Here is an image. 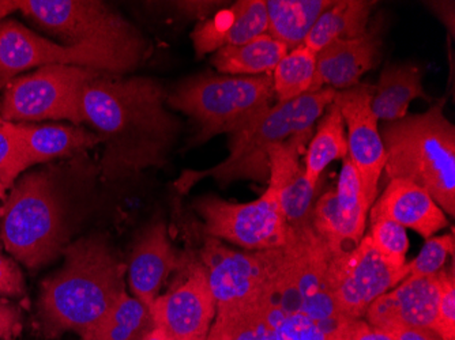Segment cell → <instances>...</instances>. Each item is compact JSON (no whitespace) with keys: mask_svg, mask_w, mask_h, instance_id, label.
<instances>
[{"mask_svg":"<svg viewBox=\"0 0 455 340\" xmlns=\"http://www.w3.org/2000/svg\"><path fill=\"white\" fill-rule=\"evenodd\" d=\"M438 314L434 331L443 340H455V273L454 265L439 273Z\"/></svg>","mask_w":455,"mask_h":340,"instance_id":"e575fe53","label":"cell"},{"mask_svg":"<svg viewBox=\"0 0 455 340\" xmlns=\"http://www.w3.org/2000/svg\"><path fill=\"white\" fill-rule=\"evenodd\" d=\"M339 340H393L390 334L382 329L374 328L371 327L367 321L363 320H349L339 328Z\"/></svg>","mask_w":455,"mask_h":340,"instance_id":"8d00e7d4","label":"cell"},{"mask_svg":"<svg viewBox=\"0 0 455 340\" xmlns=\"http://www.w3.org/2000/svg\"><path fill=\"white\" fill-rule=\"evenodd\" d=\"M377 4L371 0H334L316 20L304 45L318 53L331 41L360 37L367 32Z\"/></svg>","mask_w":455,"mask_h":340,"instance_id":"d4e9b609","label":"cell"},{"mask_svg":"<svg viewBox=\"0 0 455 340\" xmlns=\"http://www.w3.org/2000/svg\"><path fill=\"white\" fill-rule=\"evenodd\" d=\"M371 206L349 158L342 160L337 188L314 204L311 226L330 249H349L364 237Z\"/></svg>","mask_w":455,"mask_h":340,"instance_id":"9a60e30c","label":"cell"},{"mask_svg":"<svg viewBox=\"0 0 455 340\" xmlns=\"http://www.w3.org/2000/svg\"><path fill=\"white\" fill-rule=\"evenodd\" d=\"M30 166L32 161L15 131L14 123L6 122L0 115V183L12 189Z\"/></svg>","mask_w":455,"mask_h":340,"instance_id":"1f68e13d","label":"cell"},{"mask_svg":"<svg viewBox=\"0 0 455 340\" xmlns=\"http://www.w3.org/2000/svg\"><path fill=\"white\" fill-rule=\"evenodd\" d=\"M82 340V339H81Z\"/></svg>","mask_w":455,"mask_h":340,"instance_id":"f6af8a7d","label":"cell"},{"mask_svg":"<svg viewBox=\"0 0 455 340\" xmlns=\"http://www.w3.org/2000/svg\"><path fill=\"white\" fill-rule=\"evenodd\" d=\"M454 233L443 236H432L426 240L420 253L411 263H406V278L435 276L446 268L447 259L454 255Z\"/></svg>","mask_w":455,"mask_h":340,"instance_id":"836d02e7","label":"cell"},{"mask_svg":"<svg viewBox=\"0 0 455 340\" xmlns=\"http://www.w3.org/2000/svg\"><path fill=\"white\" fill-rule=\"evenodd\" d=\"M383 18L371 20L364 35L334 40L316 53L318 89L345 91L360 83L368 71L379 65L383 48Z\"/></svg>","mask_w":455,"mask_h":340,"instance_id":"ac0fdd59","label":"cell"},{"mask_svg":"<svg viewBox=\"0 0 455 340\" xmlns=\"http://www.w3.org/2000/svg\"><path fill=\"white\" fill-rule=\"evenodd\" d=\"M14 127L33 166L58 158L78 157L88 148L101 145L99 135L81 125L14 123Z\"/></svg>","mask_w":455,"mask_h":340,"instance_id":"603a6c76","label":"cell"},{"mask_svg":"<svg viewBox=\"0 0 455 340\" xmlns=\"http://www.w3.org/2000/svg\"><path fill=\"white\" fill-rule=\"evenodd\" d=\"M408 276V268H393L380 257L378 250L364 236L356 247L331 250L327 282L342 316L360 320L371 304L400 285Z\"/></svg>","mask_w":455,"mask_h":340,"instance_id":"7c38bea8","label":"cell"},{"mask_svg":"<svg viewBox=\"0 0 455 340\" xmlns=\"http://www.w3.org/2000/svg\"><path fill=\"white\" fill-rule=\"evenodd\" d=\"M272 78L278 104L321 91L316 84V53L304 44L289 51L273 71Z\"/></svg>","mask_w":455,"mask_h":340,"instance_id":"f546056e","label":"cell"},{"mask_svg":"<svg viewBox=\"0 0 455 340\" xmlns=\"http://www.w3.org/2000/svg\"><path fill=\"white\" fill-rule=\"evenodd\" d=\"M272 75H225L211 71L188 76L168 93V108L183 112L198 134L190 146L217 135H234L259 120L275 104Z\"/></svg>","mask_w":455,"mask_h":340,"instance_id":"52a82bcc","label":"cell"},{"mask_svg":"<svg viewBox=\"0 0 455 340\" xmlns=\"http://www.w3.org/2000/svg\"><path fill=\"white\" fill-rule=\"evenodd\" d=\"M454 2H428V6L432 12H435L436 17L441 18L442 22L449 28L451 36H454V12H447Z\"/></svg>","mask_w":455,"mask_h":340,"instance_id":"ab89813d","label":"cell"},{"mask_svg":"<svg viewBox=\"0 0 455 340\" xmlns=\"http://www.w3.org/2000/svg\"><path fill=\"white\" fill-rule=\"evenodd\" d=\"M150 313L153 326L173 340H208L217 308L204 265L191 263L186 275L150 305Z\"/></svg>","mask_w":455,"mask_h":340,"instance_id":"5bb4252c","label":"cell"},{"mask_svg":"<svg viewBox=\"0 0 455 340\" xmlns=\"http://www.w3.org/2000/svg\"><path fill=\"white\" fill-rule=\"evenodd\" d=\"M336 340H339V339H336Z\"/></svg>","mask_w":455,"mask_h":340,"instance_id":"ee69618b","label":"cell"},{"mask_svg":"<svg viewBox=\"0 0 455 340\" xmlns=\"http://www.w3.org/2000/svg\"><path fill=\"white\" fill-rule=\"evenodd\" d=\"M439 273L424 278H405L371 304L365 321L374 328H428L434 331L438 314Z\"/></svg>","mask_w":455,"mask_h":340,"instance_id":"e0dca14e","label":"cell"},{"mask_svg":"<svg viewBox=\"0 0 455 340\" xmlns=\"http://www.w3.org/2000/svg\"><path fill=\"white\" fill-rule=\"evenodd\" d=\"M167 96L161 82L149 76L101 73L85 84L84 124L101 138L104 178L119 180L167 165L181 130Z\"/></svg>","mask_w":455,"mask_h":340,"instance_id":"6da1fadb","label":"cell"},{"mask_svg":"<svg viewBox=\"0 0 455 340\" xmlns=\"http://www.w3.org/2000/svg\"><path fill=\"white\" fill-rule=\"evenodd\" d=\"M374 86L363 83L337 91L339 105L347 127V158L356 169L368 204L372 207L379 194V180L386 165V152L379 134V122L371 109Z\"/></svg>","mask_w":455,"mask_h":340,"instance_id":"4fadbf2b","label":"cell"},{"mask_svg":"<svg viewBox=\"0 0 455 340\" xmlns=\"http://www.w3.org/2000/svg\"><path fill=\"white\" fill-rule=\"evenodd\" d=\"M418 99H431L424 91L420 68L409 63L387 65L374 86L371 109L378 122H395L408 115L409 105Z\"/></svg>","mask_w":455,"mask_h":340,"instance_id":"cb8c5ba5","label":"cell"},{"mask_svg":"<svg viewBox=\"0 0 455 340\" xmlns=\"http://www.w3.org/2000/svg\"><path fill=\"white\" fill-rule=\"evenodd\" d=\"M208 340H273L259 309L248 304L231 311L217 312Z\"/></svg>","mask_w":455,"mask_h":340,"instance_id":"4dcf8cb0","label":"cell"},{"mask_svg":"<svg viewBox=\"0 0 455 340\" xmlns=\"http://www.w3.org/2000/svg\"><path fill=\"white\" fill-rule=\"evenodd\" d=\"M194 210L204 221V233L243 250L262 252L283 247L289 226L277 194L270 186L257 201L235 203L214 195L199 196Z\"/></svg>","mask_w":455,"mask_h":340,"instance_id":"8fae6325","label":"cell"},{"mask_svg":"<svg viewBox=\"0 0 455 340\" xmlns=\"http://www.w3.org/2000/svg\"><path fill=\"white\" fill-rule=\"evenodd\" d=\"M334 0H266L267 35L289 51L304 44L316 20Z\"/></svg>","mask_w":455,"mask_h":340,"instance_id":"484cf974","label":"cell"},{"mask_svg":"<svg viewBox=\"0 0 455 340\" xmlns=\"http://www.w3.org/2000/svg\"><path fill=\"white\" fill-rule=\"evenodd\" d=\"M370 221L390 219L415 230L424 240L449 227L443 210L426 189L408 180H388L382 195L371 207Z\"/></svg>","mask_w":455,"mask_h":340,"instance_id":"44dd1931","label":"cell"},{"mask_svg":"<svg viewBox=\"0 0 455 340\" xmlns=\"http://www.w3.org/2000/svg\"><path fill=\"white\" fill-rule=\"evenodd\" d=\"M199 262L208 273L217 312L240 308L254 300L263 280L260 252L234 249L214 237L206 236Z\"/></svg>","mask_w":455,"mask_h":340,"instance_id":"2e32d148","label":"cell"},{"mask_svg":"<svg viewBox=\"0 0 455 340\" xmlns=\"http://www.w3.org/2000/svg\"><path fill=\"white\" fill-rule=\"evenodd\" d=\"M337 91L323 88L293 101L275 102L259 120L247 129L231 135L229 154L219 165L204 170L186 169L175 181L178 193L188 194L196 183L212 178L222 186L239 180L267 184L270 178L268 153L275 146L296 135L314 132Z\"/></svg>","mask_w":455,"mask_h":340,"instance_id":"5b68a950","label":"cell"},{"mask_svg":"<svg viewBox=\"0 0 455 340\" xmlns=\"http://www.w3.org/2000/svg\"><path fill=\"white\" fill-rule=\"evenodd\" d=\"M25 293L24 275L14 260L4 255L0 244V297H20Z\"/></svg>","mask_w":455,"mask_h":340,"instance_id":"d590c367","label":"cell"},{"mask_svg":"<svg viewBox=\"0 0 455 340\" xmlns=\"http://www.w3.org/2000/svg\"><path fill=\"white\" fill-rule=\"evenodd\" d=\"M393 340H443L428 328H400L388 331Z\"/></svg>","mask_w":455,"mask_h":340,"instance_id":"f35d334b","label":"cell"},{"mask_svg":"<svg viewBox=\"0 0 455 340\" xmlns=\"http://www.w3.org/2000/svg\"><path fill=\"white\" fill-rule=\"evenodd\" d=\"M63 65L93 68L102 73H132L138 67L129 59L93 45H60L36 35L15 20L0 22V89L30 68Z\"/></svg>","mask_w":455,"mask_h":340,"instance_id":"30bf717a","label":"cell"},{"mask_svg":"<svg viewBox=\"0 0 455 340\" xmlns=\"http://www.w3.org/2000/svg\"><path fill=\"white\" fill-rule=\"evenodd\" d=\"M263 280L254 304L273 340H336L347 317L327 282L331 250L311 225L289 227L285 245L262 250Z\"/></svg>","mask_w":455,"mask_h":340,"instance_id":"7a4b0ae2","label":"cell"},{"mask_svg":"<svg viewBox=\"0 0 455 340\" xmlns=\"http://www.w3.org/2000/svg\"><path fill=\"white\" fill-rule=\"evenodd\" d=\"M17 12L38 27L68 41L111 51L140 66L147 40L126 18L96 0H18Z\"/></svg>","mask_w":455,"mask_h":340,"instance_id":"ba28073f","label":"cell"},{"mask_svg":"<svg viewBox=\"0 0 455 340\" xmlns=\"http://www.w3.org/2000/svg\"><path fill=\"white\" fill-rule=\"evenodd\" d=\"M267 33L266 0H240L202 20L191 33L199 58L221 48L239 47Z\"/></svg>","mask_w":455,"mask_h":340,"instance_id":"7402d4cb","label":"cell"},{"mask_svg":"<svg viewBox=\"0 0 455 340\" xmlns=\"http://www.w3.org/2000/svg\"><path fill=\"white\" fill-rule=\"evenodd\" d=\"M446 99L423 114L380 125L388 180L418 184L446 216H455V127L444 115Z\"/></svg>","mask_w":455,"mask_h":340,"instance_id":"277c9868","label":"cell"},{"mask_svg":"<svg viewBox=\"0 0 455 340\" xmlns=\"http://www.w3.org/2000/svg\"><path fill=\"white\" fill-rule=\"evenodd\" d=\"M63 173L36 170L18 178L0 207V239L7 252L30 270L55 259L68 240Z\"/></svg>","mask_w":455,"mask_h":340,"instance_id":"8992f818","label":"cell"},{"mask_svg":"<svg viewBox=\"0 0 455 340\" xmlns=\"http://www.w3.org/2000/svg\"><path fill=\"white\" fill-rule=\"evenodd\" d=\"M102 71L78 66L53 65L12 79L0 101L6 122L29 123L68 120L84 124L82 91Z\"/></svg>","mask_w":455,"mask_h":340,"instance_id":"9c48e42d","label":"cell"},{"mask_svg":"<svg viewBox=\"0 0 455 340\" xmlns=\"http://www.w3.org/2000/svg\"><path fill=\"white\" fill-rule=\"evenodd\" d=\"M288 52L283 43L266 33L247 44L216 51L211 63L225 75H272Z\"/></svg>","mask_w":455,"mask_h":340,"instance_id":"4316f807","label":"cell"},{"mask_svg":"<svg viewBox=\"0 0 455 340\" xmlns=\"http://www.w3.org/2000/svg\"><path fill=\"white\" fill-rule=\"evenodd\" d=\"M20 311L7 300H0V340H15L20 335Z\"/></svg>","mask_w":455,"mask_h":340,"instance_id":"74e56055","label":"cell"},{"mask_svg":"<svg viewBox=\"0 0 455 340\" xmlns=\"http://www.w3.org/2000/svg\"><path fill=\"white\" fill-rule=\"evenodd\" d=\"M7 198V188L4 184L0 183V201H6Z\"/></svg>","mask_w":455,"mask_h":340,"instance_id":"7bdbcfd3","label":"cell"},{"mask_svg":"<svg viewBox=\"0 0 455 340\" xmlns=\"http://www.w3.org/2000/svg\"><path fill=\"white\" fill-rule=\"evenodd\" d=\"M368 237L379 253L380 257L393 268L406 265V253L409 249L408 233L403 226L390 219L371 221Z\"/></svg>","mask_w":455,"mask_h":340,"instance_id":"d6a6232c","label":"cell"},{"mask_svg":"<svg viewBox=\"0 0 455 340\" xmlns=\"http://www.w3.org/2000/svg\"><path fill=\"white\" fill-rule=\"evenodd\" d=\"M179 265L178 250L171 241L167 224L155 221L148 225L138 236L126 265L132 296L150 308Z\"/></svg>","mask_w":455,"mask_h":340,"instance_id":"ffe728a7","label":"cell"},{"mask_svg":"<svg viewBox=\"0 0 455 340\" xmlns=\"http://www.w3.org/2000/svg\"><path fill=\"white\" fill-rule=\"evenodd\" d=\"M153 327L150 308L127 290L107 316L82 340H142Z\"/></svg>","mask_w":455,"mask_h":340,"instance_id":"f1b7e54d","label":"cell"},{"mask_svg":"<svg viewBox=\"0 0 455 340\" xmlns=\"http://www.w3.org/2000/svg\"><path fill=\"white\" fill-rule=\"evenodd\" d=\"M316 123L304 158V173L314 186L330 163L347 157V132L339 105L331 102Z\"/></svg>","mask_w":455,"mask_h":340,"instance_id":"83f0119b","label":"cell"},{"mask_svg":"<svg viewBox=\"0 0 455 340\" xmlns=\"http://www.w3.org/2000/svg\"><path fill=\"white\" fill-rule=\"evenodd\" d=\"M17 12V2H9V0H0V20H4L12 12Z\"/></svg>","mask_w":455,"mask_h":340,"instance_id":"b9f144b4","label":"cell"},{"mask_svg":"<svg viewBox=\"0 0 455 340\" xmlns=\"http://www.w3.org/2000/svg\"><path fill=\"white\" fill-rule=\"evenodd\" d=\"M142 340H173L167 332L164 331L160 327L153 326L149 331L145 334Z\"/></svg>","mask_w":455,"mask_h":340,"instance_id":"60d3db41","label":"cell"},{"mask_svg":"<svg viewBox=\"0 0 455 340\" xmlns=\"http://www.w3.org/2000/svg\"><path fill=\"white\" fill-rule=\"evenodd\" d=\"M65 263L43 282L38 317L48 339L85 336L126 291L127 265L104 237L79 239L63 249Z\"/></svg>","mask_w":455,"mask_h":340,"instance_id":"3957f363","label":"cell"},{"mask_svg":"<svg viewBox=\"0 0 455 340\" xmlns=\"http://www.w3.org/2000/svg\"><path fill=\"white\" fill-rule=\"evenodd\" d=\"M314 132L296 135L275 146L268 153L267 186L277 194L283 219L289 227L311 225L316 186L307 180L300 157Z\"/></svg>","mask_w":455,"mask_h":340,"instance_id":"d6986e66","label":"cell"}]
</instances>
